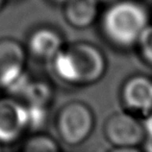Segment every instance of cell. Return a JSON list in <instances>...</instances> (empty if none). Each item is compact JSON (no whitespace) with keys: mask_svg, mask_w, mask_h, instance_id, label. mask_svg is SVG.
<instances>
[{"mask_svg":"<svg viewBox=\"0 0 152 152\" xmlns=\"http://www.w3.org/2000/svg\"><path fill=\"white\" fill-rule=\"evenodd\" d=\"M28 128L26 104L12 98L0 99V144L16 142Z\"/></svg>","mask_w":152,"mask_h":152,"instance_id":"52a82bcc","label":"cell"},{"mask_svg":"<svg viewBox=\"0 0 152 152\" xmlns=\"http://www.w3.org/2000/svg\"><path fill=\"white\" fill-rule=\"evenodd\" d=\"M103 133L106 141L116 148L137 147L146 137L143 121L126 110L110 115L104 123Z\"/></svg>","mask_w":152,"mask_h":152,"instance_id":"277c9868","label":"cell"},{"mask_svg":"<svg viewBox=\"0 0 152 152\" xmlns=\"http://www.w3.org/2000/svg\"><path fill=\"white\" fill-rule=\"evenodd\" d=\"M22 96L26 99L27 104L47 106L52 97V92L47 83L43 81L30 80Z\"/></svg>","mask_w":152,"mask_h":152,"instance_id":"8fae6325","label":"cell"},{"mask_svg":"<svg viewBox=\"0 0 152 152\" xmlns=\"http://www.w3.org/2000/svg\"><path fill=\"white\" fill-rule=\"evenodd\" d=\"M28 115V128H40L47 120V106L26 104Z\"/></svg>","mask_w":152,"mask_h":152,"instance_id":"4fadbf2b","label":"cell"},{"mask_svg":"<svg viewBox=\"0 0 152 152\" xmlns=\"http://www.w3.org/2000/svg\"><path fill=\"white\" fill-rule=\"evenodd\" d=\"M26 53L19 42L0 40V87L10 90L26 75Z\"/></svg>","mask_w":152,"mask_h":152,"instance_id":"8992f818","label":"cell"},{"mask_svg":"<svg viewBox=\"0 0 152 152\" xmlns=\"http://www.w3.org/2000/svg\"><path fill=\"white\" fill-rule=\"evenodd\" d=\"M135 47L144 63L152 67V24L146 28Z\"/></svg>","mask_w":152,"mask_h":152,"instance_id":"7c38bea8","label":"cell"},{"mask_svg":"<svg viewBox=\"0 0 152 152\" xmlns=\"http://www.w3.org/2000/svg\"><path fill=\"white\" fill-rule=\"evenodd\" d=\"M51 65L59 80L74 87L98 83L107 70L103 51L90 42H76L65 46Z\"/></svg>","mask_w":152,"mask_h":152,"instance_id":"6da1fadb","label":"cell"},{"mask_svg":"<svg viewBox=\"0 0 152 152\" xmlns=\"http://www.w3.org/2000/svg\"><path fill=\"white\" fill-rule=\"evenodd\" d=\"M4 2H5V0H0V9L3 7V4H4Z\"/></svg>","mask_w":152,"mask_h":152,"instance_id":"e0dca14e","label":"cell"},{"mask_svg":"<svg viewBox=\"0 0 152 152\" xmlns=\"http://www.w3.org/2000/svg\"><path fill=\"white\" fill-rule=\"evenodd\" d=\"M65 46L61 34L51 27L38 28L28 39L30 53L43 61H52Z\"/></svg>","mask_w":152,"mask_h":152,"instance_id":"ba28073f","label":"cell"},{"mask_svg":"<svg viewBox=\"0 0 152 152\" xmlns=\"http://www.w3.org/2000/svg\"><path fill=\"white\" fill-rule=\"evenodd\" d=\"M19 152H61V146L46 133H34L26 139Z\"/></svg>","mask_w":152,"mask_h":152,"instance_id":"30bf717a","label":"cell"},{"mask_svg":"<svg viewBox=\"0 0 152 152\" xmlns=\"http://www.w3.org/2000/svg\"><path fill=\"white\" fill-rule=\"evenodd\" d=\"M99 3H108V4H110V3L115 2L116 0H97Z\"/></svg>","mask_w":152,"mask_h":152,"instance_id":"2e32d148","label":"cell"},{"mask_svg":"<svg viewBox=\"0 0 152 152\" xmlns=\"http://www.w3.org/2000/svg\"><path fill=\"white\" fill-rule=\"evenodd\" d=\"M150 24L147 7L137 0H116L108 4L100 17L104 39L120 49L137 46Z\"/></svg>","mask_w":152,"mask_h":152,"instance_id":"7a4b0ae2","label":"cell"},{"mask_svg":"<svg viewBox=\"0 0 152 152\" xmlns=\"http://www.w3.org/2000/svg\"><path fill=\"white\" fill-rule=\"evenodd\" d=\"M0 152H2V150H1V144H0Z\"/></svg>","mask_w":152,"mask_h":152,"instance_id":"ac0fdd59","label":"cell"},{"mask_svg":"<svg viewBox=\"0 0 152 152\" xmlns=\"http://www.w3.org/2000/svg\"><path fill=\"white\" fill-rule=\"evenodd\" d=\"M143 152H152V131L146 133L143 142Z\"/></svg>","mask_w":152,"mask_h":152,"instance_id":"5bb4252c","label":"cell"},{"mask_svg":"<svg viewBox=\"0 0 152 152\" xmlns=\"http://www.w3.org/2000/svg\"><path fill=\"white\" fill-rule=\"evenodd\" d=\"M56 131L68 146H79L92 134L95 116L89 105L81 101H70L58 110L55 120Z\"/></svg>","mask_w":152,"mask_h":152,"instance_id":"3957f363","label":"cell"},{"mask_svg":"<svg viewBox=\"0 0 152 152\" xmlns=\"http://www.w3.org/2000/svg\"><path fill=\"white\" fill-rule=\"evenodd\" d=\"M99 4L97 0H67L64 4V17L72 27L85 29L99 17Z\"/></svg>","mask_w":152,"mask_h":152,"instance_id":"9c48e42d","label":"cell"},{"mask_svg":"<svg viewBox=\"0 0 152 152\" xmlns=\"http://www.w3.org/2000/svg\"><path fill=\"white\" fill-rule=\"evenodd\" d=\"M107 152H143L137 147H125V148H116L113 147Z\"/></svg>","mask_w":152,"mask_h":152,"instance_id":"9a60e30c","label":"cell"},{"mask_svg":"<svg viewBox=\"0 0 152 152\" xmlns=\"http://www.w3.org/2000/svg\"><path fill=\"white\" fill-rule=\"evenodd\" d=\"M121 100L126 112L146 117L152 114V78L146 75H132L121 88Z\"/></svg>","mask_w":152,"mask_h":152,"instance_id":"5b68a950","label":"cell"}]
</instances>
